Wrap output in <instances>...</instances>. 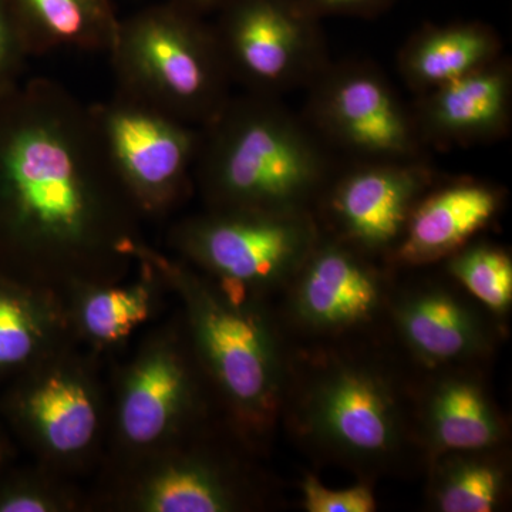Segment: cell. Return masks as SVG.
Instances as JSON below:
<instances>
[{
  "label": "cell",
  "mask_w": 512,
  "mask_h": 512,
  "mask_svg": "<svg viewBox=\"0 0 512 512\" xmlns=\"http://www.w3.org/2000/svg\"><path fill=\"white\" fill-rule=\"evenodd\" d=\"M441 175L430 158L414 161H349L316 202L320 231L387 262L417 202Z\"/></svg>",
  "instance_id": "obj_15"
},
{
  "label": "cell",
  "mask_w": 512,
  "mask_h": 512,
  "mask_svg": "<svg viewBox=\"0 0 512 512\" xmlns=\"http://www.w3.org/2000/svg\"><path fill=\"white\" fill-rule=\"evenodd\" d=\"M320 237L309 211L207 210L171 225V255L220 284L274 301Z\"/></svg>",
  "instance_id": "obj_10"
},
{
  "label": "cell",
  "mask_w": 512,
  "mask_h": 512,
  "mask_svg": "<svg viewBox=\"0 0 512 512\" xmlns=\"http://www.w3.org/2000/svg\"><path fill=\"white\" fill-rule=\"evenodd\" d=\"M312 18L376 19L389 12L397 0H299Z\"/></svg>",
  "instance_id": "obj_28"
},
{
  "label": "cell",
  "mask_w": 512,
  "mask_h": 512,
  "mask_svg": "<svg viewBox=\"0 0 512 512\" xmlns=\"http://www.w3.org/2000/svg\"><path fill=\"white\" fill-rule=\"evenodd\" d=\"M200 133L194 194L207 210L313 212L345 163L282 97L232 94Z\"/></svg>",
  "instance_id": "obj_4"
},
{
  "label": "cell",
  "mask_w": 512,
  "mask_h": 512,
  "mask_svg": "<svg viewBox=\"0 0 512 512\" xmlns=\"http://www.w3.org/2000/svg\"><path fill=\"white\" fill-rule=\"evenodd\" d=\"M225 421L123 466L100 468L92 511L261 512L281 485Z\"/></svg>",
  "instance_id": "obj_5"
},
{
  "label": "cell",
  "mask_w": 512,
  "mask_h": 512,
  "mask_svg": "<svg viewBox=\"0 0 512 512\" xmlns=\"http://www.w3.org/2000/svg\"><path fill=\"white\" fill-rule=\"evenodd\" d=\"M138 256L177 299L222 419L245 446L268 457L281 430L293 353L274 303L222 285L148 242Z\"/></svg>",
  "instance_id": "obj_3"
},
{
  "label": "cell",
  "mask_w": 512,
  "mask_h": 512,
  "mask_svg": "<svg viewBox=\"0 0 512 512\" xmlns=\"http://www.w3.org/2000/svg\"><path fill=\"white\" fill-rule=\"evenodd\" d=\"M416 373L389 340L293 346L281 429L320 466L357 481L426 470L416 426Z\"/></svg>",
  "instance_id": "obj_2"
},
{
  "label": "cell",
  "mask_w": 512,
  "mask_h": 512,
  "mask_svg": "<svg viewBox=\"0 0 512 512\" xmlns=\"http://www.w3.org/2000/svg\"><path fill=\"white\" fill-rule=\"evenodd\" d=\"M73 342L62 293L0 271V379Z\"/></svg>",
  "instance_id": "obj_20"
},
{
  "label": "cell",
  "mask_w": 512,
  "mask_h": 512,
  "mask_svg": "<svg viewBox=\"0 0 512 512\" xmlns=\"http://www.w3.org/2000/svg\"><path fill=\"white\" fill-rule=\"evenodd\" d=\"M424 476L429 511L505 510L512 495L511 446L440 454L427 463Z\"/></svg>",
  "instance_id": "obj_22"
},
{
  "label": "cell",
  "mask_w": 512,
  "mask_h": 512,
  "mask_svg": "<svg viewBox=\"0 0 512 512\" xmlns=\"http://www.w3.org/2000/svg\"><path fill=\"white\" fill-rule=\"evenodd\" d=\"M101 359L73 342L13 377L6 416L37 463L77 478L100 467L109 434Z\"/></svg>",
  "instance_id": "obj_8"
},
{
  "label": "cell",
  "mask_w": 512,
  "mask_h": 512,
  "mask_svg": "<svg viewBox=\"0 0 512 512\" xmlns=\"http://www.w3.org/2000/svg\"><path fill=\"white\" fill-rule=\"evenodd\" d=\"M30 56L59 49L110 52L120 20L110 0H10Z\"/></svg>",
  "instance_id": "obj_23"
},
{
  "label": "cell",
  "mask_w": 512,
  "mask_h": 512,
  "mask_svg": "<svg viewBox=\"0 0 512 512\" xmlns=\"http://www.w3.org/2000/svg\"><path fill=\"white\" fill-rule=\"evenodd\" d=\"M6 460H8V447H6L5 440L0 436V476H2L3 466L6 464Z\"/></svg>",
  "instance_id": "obj_30"
},
{
  "label": "cell",
  "mask_w": 512,
  "mask_h": 512,
  "mask_svg": "<svg viewBox=\"0 0 512 512\" xmlns=\"http://www.w3.org/2000/svg\"><path fill=\"white\" fill-rule=\"evenodd\" d=\"M170 2L177 3V5L205 18L220 8L222 0H170Z\"/></svg>",
  "instance_id": "obj_29"
},
{
  "label": "cell",
  "mask_w": 512,
  "mask_h": 512,
  "mask_svg": "<svg viewBox=\"0 0 512 512\" xmlns=\"http://www.w3.org/2000/svg\"><path fill=\"white\" fill-rule=\"evenodd\" d=\"M30 56L10 0H0V96L20 83Z\"/></svg>",
  "instance_id": "obj_27"
},
{
  "label": "cell",
  "mask_w": 512,
  "mask_h": 512,
  "mask_svg": "<svg viewBox=\"0 0 512 512\" xmlns=\"http://www.w3.org/2000/svg\"><path fill=\"white\" fill-rule=\"evenodd\" d=\"M427 150L474 147L504 140L512 126V62L504 55L410 103Z\"/></svg>",
  "instance_id": "obj_17"
},
{
  "label": "cell",
  "mask_w": 512,
  "mask_h": 512,
  "mask_svg": "<svg viewBox=\"0 0 512 512\" xmlns=\"http://www.w3.org/2000/svg\"><path fill=\"white\" fill-rule=\"evenodd\" d=\"M507 204V190L473 177H441L414 208L387 264L396 269L441 264L491 227Z\"/></svg>",
  "instance_id": "obj_18"
},
{
  "label": "cell",
  "mask_w": 512,
  "mask_h": 512,
  "mask_svg": "<svg viewBox=\"0 0 512 512\" xmlns=\"http://www.w3.org/2000/svg\"><path fill=\"white\" fill-rule=\"evenodd\" d=\"M143 224L90 104L45 77L0 96V271L60 293L123 281Z\"/></svg>",
  "instance_id": "obj_1"
},
{
  "label": "cell",
  "mask_w": 512,
  "mask_h": 512,
  "mask_svg": "<svg viewBox=\"0 0 512 512\" xmlns=\"http://www.w3.org/2000/svg\"><path fill=\"white\" fill-rule=\"evenodd\" d=\"M117 89L202 127L231 99L211 23L167 0L120 20L110 49Z\"/></svg>",
  "instance_id": "obj_7"
},
{
  "label": "cell",
  "mask_w": 512,
  "mask_h": 512,
  "mask_svg": "<svg viewBox=\"0 0 512 512\" xmlns=\"http://www.w3.org/2000/svg\"><path fill=\"white\" fill-rule=\"evenodd\" d=\"M305 92L303 119L345 163L429 158L412 106L375 63L332 60Z\"/></svg>",
  "instance_id": "obj_13"
},
{
  "label": "cell",
  "mask_w": 512,
  "mask_h": 512,
  "mask_svg": "<svg viewBox=\"0 0 512 512\" xmlns=\"http://www.w3.org/2000/svg\"><path fill=\"white\" fill-rule=\"evenodd\" d=\"M92 511L89 491L76 478L35 466L0 476V512Z\"/></svg>",
  "instance_id": "obj_25"
},
{
  "label": "cell",
  "mask_w": 512,
  "mask_h": 512,
  "mask_svg": "<svg viewBox=\"0 0 512 512\" xmlns=\"http://www.w3.org/2000/svg\"><path fill=\"white\" fill-rule=\"evenodd\" d=\"M497 30L480 20L426 25L400 47L397 70L414 94L431 92L504 56Z\"/></svg>",
  "instance_id": "obj_21"
},
{
  "label": "cell",
  "mask_w": 512,
  "mask_h": 512,
  "mask_svg": "<svg viewBox=\"0 0 512 512\" xmlns=\"http://www.w3.org/2000/svg\"><path fill=\"white\" fill-rule=\"evenodd\" d=\"M214 13L229 77L245 93L284 99L332 62L323 22L299 0H222Z\"/></svg>",
  "instance_id": "obj_14"
},
{
  "label": "cell",
  "mask_w": 512,
  "mask_h": 512,
  "mask_svg": "<svg viewBox=\"0 0 512 512\" xmlns=\"http://www.w3.org/2000/svg\"><path fill=\"white\" fill-rule=\"evenodd\" d=\"M396 269L320 231L284 291L272 301L296 348L389 340Z\"/></svg>",
  "instance_id": "obj_9"
},
{
  "label": "cell",
  "mask_w": 512,
  "mask_h": 512,
  "mask_svg": "<svg viewBox=\"0 0 512 512\" xmlns=\"http://www.w3.org/2000/svg\"><path fill=\"white\" fill-rule=\"evenodd\" d=\"M440 265L488 311L508 323L512 309V256L507 248L476 238Z\"/></svg>",
  "instance_id": "obj_24"
},
{
  "label": "cell",
  "mask_w": 512,
  "mask_h": 512,
  "mask_svg": "<svg viewBox=\"0 0 512 512\" xmlns=\"http://www.w3.org/2000/svg\"><path fill=\"white\" fill-rule=\"evenodd\" d=\"M137 274L119 282L82 284L62 292L73 339L104 357L117 353L141 328L154 325L164 311L167 285L146 259Z\"/></svg>",
  "instance_id": "obj_19"
},
{
  "label": "cell",
  "mask_w": 512,
  "mask_h": 512,
  "mask_svg": "<svg viewBox=\"0 0 512 512\" xmlns=\"http://www.w3.org/2000/svg\"><path fill=\"white\" fill-rule=\"evenodd\" d=\"M90 109L111 165L144 221L170 217L190 200L200 127L117 87Z\"/></svg>",
  "instance_id": "obj_12"
},
{
  "label": "cell",
  "mask_w": 512,
  "mask_h": 512,
  "mask_svg": "<svg viewBox=\"0 0 512 512\" xmlns=\"http://www.w3.org/2000/svg\"><path fill=\"white\" fill-rule=\"evenodd\" d=\"M387 332L393 349L420 375L456 367L491 369L508 338V323L437 264L396 269Z\"/></svg>",
  "instance_id": "obj_11"
},
{
  "label": "cell",
  "mask_w": 512,
  "mask_h": 512,
  "mask_svg": "<svg viewBox=\"0 0 512 512\" xmlns=\"http://www.w3.org/2000/svg\"><path fill=\"white\" fill-rule=\"evenodd\" d=\"M483 367L416 375V426L424 456L511 446V424ZM427 466V464H426Z\"/></svg>",
  "instance_id": "obj_16"
},
{
  "label": "cell",
  "mask_w": 512,
  "mask_h": 512,
  "mask_svg": "<svg viewBox=\"0 0 512 512\" xmlns=\"http://www.w3.org/2000/svg\"><path fill=\"white\" fill-rule=\"evenodd\" d=\"M302 508L306 512H375V484L357 481L343 490H330L315 474H305L301 483Z\"/></svg>",
  "instance_id": "obj_26"
},
{
  "label": "cell",
  "mask_w": 512,
  "mask_h": 512,
  "mask_svg": "<svg viewBox=\"0 0 512 512\" xmlns=\"http://www.w3.org/2000/svg\"><path fill=\"white\" fill-rule=\"evenodd\" d=\"M107 383L109 434L100 468L131 463L224 421L178 309L141 335Z\"/></svg>",
  "instance_id": "obj_6"
}]
</instances>
